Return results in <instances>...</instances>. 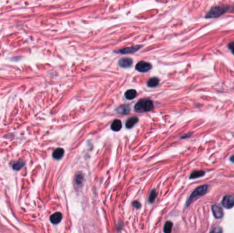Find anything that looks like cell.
<instances>
[{
    "label": "cell",
    "mask_w": 234,
    "mask_h": 233,
    "mask_svg": "<svg viewBox=\"0 0 234 233\" xmlns=\"http://www.w3.org/2000/svg\"><path fill=\"white\" fill-rule=\"evenodd\" d=\"M153 107V103L151 100L149 98H143L136 103L134 109L137 112H147L151 111Z\"/></svg>",
    "instance_id": "6da1fadb"
},
{
    "label": "cell",
    "mask_w": 234,
    "mask_h": 233,
    "mask_svg": "<svg viewBox=\"0 0 234 233\" xmlns=\"http://www.w3.org/2000/svg\"><path fill=\"white\" fill-rule=\"evenodd\" d=\"M208 188H209V186L207 185H201V186H199V187H197V188L191 194L190 197H188L186 202V207L189 206V205L191 203H192L193 202L195 201L197 198L204 196V195L207 192Z\"/></svg>",
    "instance_id": "7a4b0ae2"
},
{
    "label": "cell",
    "mask_w": 234,
    "mask_h": 233,
    "mask_svg": "<svg viewBox=\"0 0 234 233\" xmlns=\"http://www.w3.org/2000/svg\"><path fill=\"white\" fill-rule=\"evenodd\" d=\"M227 8L224 6H216L212 8L206 14V18H217L222 15L227 11Z\"/></svg>",
    "instance_id": "3957f363"
},
{
    "label": "cell",
    "mask_w": 234,
    "mask_h": 233,
    "mask_svg": "<svg viewBox=\"0 0 234 233\" xmlns=\"http://www.w3.org/2000/svg\"><path fill=\"white\" fill-rule=\"evenodd\" d=\"M222 205L225 209H231L234 207V195H226L222 200Z\"/></svg>",
    "instance_id": "277c9868"
},
{
    "label": "cell",
    "mask_w": 234,
    "mask_h": 233,
    "mask_svg": "<svg viewBox=\"0 0 234 233\" xmlns=\"http://www.w3.org/2000/svg\"><path fill=\"white\" fill-rule=\"evenodd\" d=\"M151 68V65L149 63L144 61L139 62L136 66V69L139 72H147Z\"/></svg>",
    "instance_id": "5b68a950"
},
{
    "label": "cell",
    "mask_w": 234,
    "mask_h": 233,
    "mask_svg": "<svg viewBox=\"0 0 234 233\" xmlns=\"http://www.w3.org/2000/svg\"><path fill=\"white\" fill-rule=\"evenodd\" d=\"M213 216L217 219H221L223 217V211L221 207L218 204H213L212 207Z\"/></svg>",
    "instance_id": "8992f818"
},
{
    "label": "cell",
    "mask_w": 234,
    "mask_h": 233,
    "mask_svg": "<svg viewBox=\"0 0 234 233\" xmlns=\"http://www.w3.org/2000/svg\"><path fill=\"white\" fill-rule=\"evenodd\" d=\"M132 64H133V61L129 57H123L119 61V65L122 68L130 67Z\"/></svg>",
    "instance_id": "52a82bcc"
},
{
    "label": "cell",
    "mask_w": 234,
    "mask_h": 233,
    "mask_svg": "<svg viewBox=\"0 0 234 233\" xmlns=\"http://www.w3.org/2000/svg\"><path fill=\"white\" fill-rule=\"evenodd\" d=\"M62 219V215L60 212H57L51 215L50 221L53 224H58Z\"/></svg>",
    "instance_id": "ba28073f"
},
{
    "label": "cell",
    "mask_w": 234,
    "mask_h": 233,
    "mask_svg": "<svg viewBox=\"0 0 234 233\" xmlns=\"http://www.w3.org/2000/svg\"><path fill=\"white\" fill-rule=\"evenodd\" d=\"M141 47V46H134V47H126V48H124V49H121V50H119L118 52L121 53V54H131V53H134V52L137 51H138Z\"/></svg>",
    "instance_id": "9c48e42d"
},
{
    "label": "cell",
    "mask_w": 234,
    "mask_h": 233,
    "mask_svg": "<svg viewBox=\"0 0 234 233\" xmlns=\"http://www.w3.org/2000/svg\"><path fill=\"white\" fill-rule=\"evenodd\" d=\"M64 153H65L64 149L58 148L55 149V150L53 152L52 156L55 159H60L62 157L63 155H64Z\"/></svg>",
    "instance_id": "30bf717a"
},
{
    "label": "cell",
    "mask_w": 234,
    "mask_h": 233,
    "mask_svg": "<svg viewBox=\"0 0 234 233\" xmlns=\"http://www.w3.org/2000/svg\"><path fill=\"white\" fill-rule=\"evenodd\" d=\"M138 122V118L136 117V116H134V117H131L130 118H129L128 120H127V122L125 123V126L127 128L131 129L133 127V126Z\"/></svg>",
    "instance_id": "8fae6325"
},
{
    "label": "cell",
    "mask_w": 234,
    "mask_h": 233,
    "mask_svg": "<svg viewBox=\"0 0 234 233\" xmlns=\"http://www.w3.org/2000/svg\"><path fill=\"white\" fill-rule=\"evenodd\" d=\"M137 95V92L135 90H129L128 91H126V92L125 93V97L128 100H132L136 97Z\"/></svg>",
    "instance_id": "7c38bea8"
},
{
    "label": "cell",
    "mask_w": 234,
    "mask_h": 233,
    "mask_svg": "<svg viewBox=\"0 0 234 233\" xmlns=\"http://www.w3.org/2000/svg\"><path fill=\"white\" fill-rule=\"evenodd\" d=\"M122 127V123L121 120H114V122L112 123L111 125V129H112L114 131H119L121 130Z\"/></svg>",
    "instance_id": "4fadbf2b"
},
{
    "label": "cell",
    "mask_w": 234,
    "mask_h": 233,
    "mask_svg": "<svg viewBox=\"0 0 234 233\" xmlns=\"http://www.w3.org/2000/svg\"><path fill=\"white\" fill-rule=\"evenodd\" d=\"M205 175V172L202 170H198V171H194L192 173L190 174V179H194L197 178H199V177L203 176Z\"/></svg>",
    "instance_id": "5bb4252c"
},
{
    "label": "cell",
    "mask_w": 234,
    "mask_h": 233,
    "mask_svg": "<svg viewBox=\"0 0 234 233\" xmlns=\"http://www.w3.org/2000/svg\"><path fill=\"white\" fill-rule=\"evenodd\" d=\"M159 84V79L156 77H153L151 79H150L148 82H147V85L150 88H153L156 87Z\"/></svg>",
    "instance_id": "9a60e30c"
},
{
    "label": "cell",
    "mask_w": 234,
    "mask_h": 233,
    "mask_svg": "<svg viewBox=\"0 0 234 233\" xmlns=\"http://www.w3.org/2000/svg\"><path fill=\"white\" fill-rule=\"evenodd\" d=\"M117 111L120 113H123V114H127L129 112V106L127 105H124L121 106L120 107L117 109Z\"/></svg>",
    "instance_id": "2e32d148"
},
{
    "label": "cell",
    "mask_w": 234,
    "mask_h": 233,
    "mask_svg": "<svg viewBox=\"0 0 234 233\" xmlns=\"http://www.w3.org/2000/svg\"><path fill=\"white\" fill-rule=\"evenodd\" d=\"M172 229V223L170 221H168L165 223L164 226V233H171Z\"/></svg>",
    "instance_id": "e0dca14e"
},
{
    "label": "cell",
    "mask_w": 234,
    "mask_h": 233,
    "mask_svg": "<svg viewBox=\"0 0 234 233\" xmlns=\"http://www.w3.org/2000/svg\"><path fill=\"white\" fill-rule=\"evenodd\" d=\"M84 181V175L82 173H77V175L75 176V182L77 185H82Z\"/></svg>",
    "instance_id": "ac0fdd59"
},
{
    "label": "cell",
    "mask_w": 234,
    "mask_h": 233,
    "mask_svg": "<svg viewBox=\"0 0 234 233\" xmlns=\"http://www.w3.org/2000/svg\"><path fill=\"white\" fill-rule=\"evenodd\" d=\"M157 197V192L156 189H153L150 192L149 196V202L150 203H153Z\"/></svg>",
    "instance_id": "d6986e66"
},
{
    "label": "cell",
    "mask_w": 234,
    "mask_h": 233,
    "mask_svg": "<svg viewBox=\"0 0 234 233\" xmlns=\"http://www.w3.org/2000/svg\"><path fill=\"white\" fill-rule=\"evenodd\" d=\"M24 166L25 163H24V162L21 161H19L15 162L13 164V166H12V168H13V169H15V170H19V169H21Z\"/></svg>",
    "instance_id": "ffe728a7"
},
{
    "label": "cell",
    "mask_w": 234,
    "mask_h": 233,
    "mask_svg": "<svg viewBox=\"0 0 234 233\" xmlns=\"http://www.w3.org/2000/svg\"><path fill=\"white\" fill-rule=\"evenodd\" d=\"M210 233H223V230L220 227H214L211 230Z\"/></svg>",
    "instance_id": "44dd1931"
},
{
    "label": "cell",
    "mask_w": 234,
    "mask_h": 233,
    "mask_svg": "<svg viewBox=\"0 0 234 233\" xmlns=\"http://www.w3.org/2000/svg\"><path fill=\"white\" fill-rule=\"evenodd\" d=\"M133 206L135 207V208L139 209V208H141V203H140L138 201H134L133 202Z\"/></svg>",
    "instance_id": "7402d4cb"
},
{
    "label": "cell",
    "mask_w": 234,
    "mask_h": 233,
    "mask_svg": "<svg viewBox=\"0 0 234 233\" xmlns=\"http://www.w3.org/2000/svg\"><path fill=\"white\" fill-rule=\"evenodd\" d=\"M229 48L230 50L231 51V52L233 53V54L234 55V42H231L229 45Z\"/></svg>",
    "instance_id": "603a6c76"
},
{
    "label": "cell",
    "mask_w": 234,
    "mask_h": 233,
    "mask_svg": "<svg viewBox=\"0 0 234 233\" xmlns=\"http://www.w3.org/2000/svg\"><path fill=\"white\" fill-rule=\"evenodd\" d=\"M230 160L231 162H233V163H234V155L231 156V158H230Z\"/></svg>",
    "instance_id": "cb8c5ba5"
}]
</instances>
